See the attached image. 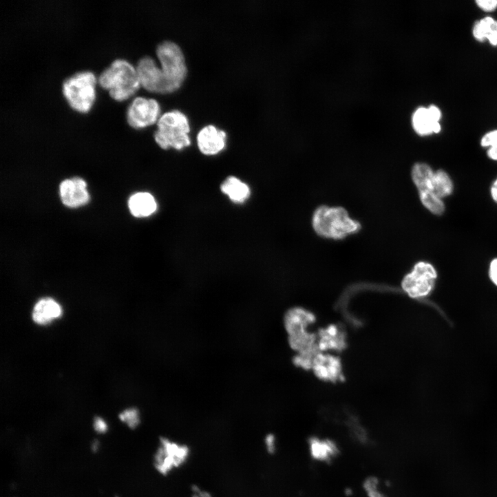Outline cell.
Segmentation results:
<instances>
[{
	"instance_id": "obj_20",
	"label": "cell",
	"mask_w": 497,
	"mask_h": 497,
	"mask_svg": "<svg viewBox=\"0 0 497 497\" xmlns=\"http://www.w3.org/2000/svg\"><path fill=\"white\" fill-rule=\"evenodd\" d=\"M432 185L434 193L441 199L450 195L453 192V182L444 170L439 169L434 171Z\"/></svg>"
},
{
	"instance_id": "obj_27",
	"label": "cell",
	"mask_w": 497,
	"mask_h": 497,
	"mask_svg": "<svg viewBox=\"0 0 497 497\" xmlns=\"http://www.w3.org/2000/svg\"><path fill=\"white\" fill-rule=\"evenodd\" d=\"M266 447L268 452L270 454H274L277 451V438L273 434H270L266 436L265 439Z\"/></svg>"
},
{
	"instance_id": "obj_10",
	"label": "cell",
	"mask_w": 497,
	"mask_h": 497,
	"mask_svg": "<svg viewBox=\"0 0 497 497\" xmlns=\"http://www.w3.org/2000/svg\"><path fill=\"white\" fill-rule=\"evenodd\" d=\"M160 114V105L156 100L137 97L127 109V119L131 127L142 129L158 122Z\"/></svg>"
},
{
	"instance_id": "obj_16",
	"label": "cell",
	"mask_w": 497,
	"mask_h": 497,
	"mask_svg": "<svg viewBox=\"0 0 497 497\" xmlns=\"http://www.w3.org/2000/svg\"><path fill=\"white\" fill-rule=\"evenodd\" d=\"M129 208L134 217L146 218L156 211L157 203L151 193L138 192L129 198Z\"/></svg>"
},
{
	"instance_id": "obj_19",
	"label": "cell",
	"mask_w": 497,
	"mask_h": 497,
	"mask_svg": "<svg viewBox=\"0 0 497 497\" xmlns=\"http://www.w3.org/2000/svg\"><path fill=\"white\" fill-rule=\"evenodd\" d=\"M340 366L337 359L319 355L315 360L317 374L322 379H335L340 372Z\"/></svg>"
},
{
	"instance_id": "obj_31",
	"label": "cell",
	"mask_w": 497,
	"mask_h": 497,
	"mask_svg": "<svg viewBox=\"0 0 497 497\" xmlns=\"http://www.w3.org/2000/svg\"><path fill=\"white\" fill-rule=\"evenodd\" d=\"M491 195L492 199L497 202V179L494 182L491 187Z\"/></svg>"
},
{
	"instance_id": "obj_26",
	"label": "cell",
	"mask_w": 497,
	"mask_h": 497,
	"mask_svg": "<svg viewBox=\"0 0 497 497\" xmlns=\"http://www.w3.org/2000/svg\"><path fill=\"white\" fill-rule=\"evenodd\" d=\"M94 428L98 434H103L108 431L109 426L104 419L96 416L94 421Z\"/></svg>"
},
{
	"instance_id": "obj_9",
	"label": "cell",
	"mask_w": 497,
	"mask_h": 497,
	"mask_svg": "<svg viewBox=\"0 0 497 497\" xmlns=\"http://www.w3.org/2000/svg\"><path fill=\"white\" fill-rule=\"evenodd\" d=\"M436 278V271L432 264L419 262L415 265L412 273L404 278L402 287L412 298L425 297L434 288Z\"/></svg>"
},
{
	"instance_id": "obj_3",
	"label": "cell",
	"mask_w": 497,
	"mask_h": 497,
	"mask_svg": "<svg viewBox=\"0 0 497 497\" xmlns=\"http://www.w3.org/2000/svg\"><path fill=\"white\" fill-rule=\"evenodd\" d=\"M157 126L155 140L162 149L182 150L191 145L189 122L182 112L173 110L164 114Z\"/></svg>"
},
{
	"instance_id": "obj_7",
	"label": "cell",
	"mask_w": 497,
	"mask_h": 497,
	"mask_svg": "<svg viewBox=\"0 0 497 497\" xmlns=\"http://www.w3.org/2000/svg\"><path fill=\"white\" fill-rule=\"evenodd\" d=\"M434 171L425 163H416L412 171V180L419 191L422 204L434 215H442L445 204L434 191L432 179Z\"/></svg>"
},
{
	"instance_id": "obj_29",
	"label": "cell",
	"mask_w": 497,
	"mask_h": 497,
	"mask_svg": "<svg viewBox=\"0 0 497 497\" xmlns=\"http://www.w3.org/2000/svg\"><path fill=\"white\" fill-rule=\"evenodd\" d=\"M488 43L494 47L497 46V21H496L493 24L489 35L487 36V40Z\"/></svg>"
},
{
	"instance_id": "obj_11",
	"label": "cell",
	"mask_w": 497,
	"mask_h": 497,
	"mask_svg": "<svg viewBox=\"0 0 497 497\" xmlns=\"http://www.w3.org/2000/svg\"><path fill=\"white\" fill-rule=\"evenodd\" d=\"M441 111L437 106L419 107L414 111L411 117L412 129L420 136L438 134L441 131Z\"/></svg>"
},
{
	"instance_id": "obj_32",
	"label": "cell",
	"mask_w": 497,
	"mask_h": 497,
	"mask_svg": "<svg viewBox=\"0 0 497 497\" xmlns=\"http://www.w3.org/2000/svg\"><path fill=\"white\" fill-rule=\"evenodd\" d=\"M99 448H100V442L98 440L96 439L92 443V450L94 452H97L99 450Z\"/></svg>"
},
{
	"instance_id": "obj_5",
	"label": "cell",
	"mask_w": 497,
	"mask_h": 497,
	"mask_svg": "<svg viewBox=\"0 0 497 497\" xmlns=\"http://www.w3.org/2000/svg\"><path fill=\"white\" fill-rule=\"evenodd\" d=\"M96 79L91 72H82L66 79L63 92L70 107L81 113L92 108L96 97Z\"/></svg>"
},
{
	"instance_id": "obj_1",
	"label": "cell",
	"mask_w": 497,
	"mask_h": 497,
	"mask_svg": "<svg viewBox=\"0 0 497 497\" xmlns=\"http://www.w3.org/2000/svg\"><path fill=\"white\" fill-rule=\"evenodd\" d=\"M98 83L109 91L112 98L118 101L133 96L140 85L136 68L123 59L114 61L104 70L98 78Z\"/></svg>"
},
{
	"instance_id": "obj_6",
	"label": "cell",
	"mask_w": 497,
	"mask_h": 497,
	"mask_svg": "<svg viewBox=\"0 0 497 497\" xmlns=\"http://www.w3.org/2000/svg\"><path fill=\"white\" fill-rule=\"evenodd\" d=\"M314 320V317L302 309L290 310L285 318V325L293 348L301 352L302 355L310 357L313 353L314 337L308 334L306 328Z\"/></svg>"
},
{
	"instance_id": "obj_8",
	"label": "cell",
	"mask_w": 497,
	"mask_h": 497,
	"mask_svg": "<svg viewBox=\"0 0 497 497\" xmlns=\"http://www.w3.org/2000/svg\"><path fill=\"white\" fill-rule=\"evenodd\" d=\"M189 454L187 445L161 437L154 458V467L159 473L167 475L185 463Z\"/></svg>"
},
{
	"instance_id": "obj_24",
	"label": "cell",
	"mask_w": 497,
	"mask_h": 497,
	"mask_svg": "<svg viewBox=\"0 0 497 497\" xmlns=\"http://www.w3.org/2000/svg\"><path fill=\"white\" fill-rule=\"evenodd\" d=\"M365 488L370 497H384L378 489V481L375 478H370L365 483Z\"/></svg>"
},
{
	"instance_id": "obj_28",
	"label": "cell",
	"mask_w": 497,
	"mask_h": 497,
	"mask_svg": "<svg viewBox=\"0 0 497 497\" xmlns=\"http://www.w3.org/2000/svg\"><path fill=\"white\" fill-rule=\"evenodd\" d=\"M489 276L492 283L497 286V258L493 260L490 263Z\"/></svg>"
},
{
	"instance_id": "obj_4",
	"label": "cell",
	"mask_w": 497,
	"mask_h": 497,
	"mask_svg": "<svg viewBox=\"0 0 497 497\" xmlns=\"http://www.w3.org/2000/svg\"><path fill=\"white\" fill-rule=\"evenodd\" d=\"M156 54L161 64L166 93L177 91L187 75L185 59L182 50L177 44L165 41L158 46Z\"/></svg>"
},
{
	"instance_id": "obj_14",
	"label": "cell",
	"mask_w": 497,
	"mask_h": 497,
	"mask_svg": "<svg viewBox=\"0 0 497 497\" xmlns=\"http://www.w3.org/2000/svg\"><path fill=\"white\" fill-rule=\"evenodd\" d=\"M226 134L213 125L202 128L197 136V143L201 153L207 156L216 155L226 146Z\"/></svg>"
},
{
	"instance_id": "obj_22",
	"label": "cell",
	"mask_w": 497,
	"mask_h": 497,
	"mask_svg": "<svg viewBox=\"0 0 497 497\" xmlns=\"http://www.w3.org/2000/svg\"><path fill=\"white\" fill-rule=\"evenodd\" d=\"M483 147H488L487 151L489 159L497 161V129L486 133L480 140Z\"/></svg>"
},
{
	"instance_id": "obj_21",
	"label": "cell",
	"mask_w": 497,
	"mask_h": 497,
	"mask_svg": "<svg viewBox=\"0 0 497 497\" xmlns=\"http://www.w3.org/2000/svg\"><path fill=\"white\" fill-rule=\"evenodd\" d=\"M495 21L491 17H485L477 21L472 29L474 39L481 43L485 41Z\"/></svg>"
},
{
	"instance_id": "obj_30",
	"label": "cell",
	"mask_w": 497,
	"mask_h": 497,
	"mask_svg": "<svg viewBox=\"0 0 497 497\" xmlns=\"http://www.w3.org/2000/svg\"><path fill=\"white\" fill-rule=\"evenodd\" d=\"M192 497H211V496L209 492L204 491L200 489L197 486H193Z\"/></svg>"
},
{
	"instance_id": "obj_15",
	"label": "cell",
	"mask_w": 497,
	"mask_h": 497,
	"mask_svg": "<svg viewBox=\"0 0 497 497\" xmlns=\"http://www.w3.org/2000/svg\"><path fill=\"white\" fill-rule=\"evenodd\" d=\"M63 315L61 306L52 298L40 300L33 311V319L41 326H46L60 318Z\"/></svg>"
},
{
	"instance_id": "obj_23",
	"label": "cell",
	"mask_w": 497,
	"mask_h": 497,
	"mask_svg": "<svg viewBox=\"0 0 497 497\" xmlns=\"http://www.w3.org/2000/svg\"><path fill=\"white\" fill-rule=\"evenodd\" d=\"M119 418L132 430L138 427L140 423V412L137 408H131L124 410L120 414Z\"/></svg>"
},
{
	"instance_id": "obj_25",
	"label": "cell",
	"mask_w": 497,
	"mask_h": 497,
	"mask_svg": "<svg viewBox=\"0 0 497 497\" xmlns=\"http://www.w3.org/2000/svg\"><path fill=\"white\" fill-rule=\"evenodd\" d=\"M476 4L485 12H492L497 9V0H477Z\"/></svg>"
},
{
	"instance_id": "obj_18",
	"label": "cell",
	"mask_w": 497,
	"mask_h": 497,
	"mask_svg": "<svg viewBox=\"0 0 497 497\" xmlns=\"http://www.w3.org/2000/svg\"><path fill=\"white\" fill-rule=\"evenodd\" d=\"M221 191L235 203H242L251 195L250 187L233 176L228 178L222 183Z\"/></svg>"
},
{
	"instance_id": "obj_13",
	"label": "cell",
	"mask_w": 497,
	"mask_h": 497,
	"mask_svg": "<svg viewBox=\"0 0 497 497\" xmlns=\"http://www.w3.org/2000/svg\"><path fill=\"white\" fill-rule=\"evenodd\" d=\"M60 195L63 203L70 208L85 205L90 199L87 182L78 177L63 181L60 185Z\"/></svg>"
},
{
	"instance_id": "obj_17",
	"label": "cell",
	"mask_w": 497,
	"mask_h": 497,
	"mask_svg": "<svg viewBox=\"0 0 497 497\" xmlns=\"http://www.w3.org/2000/svg\"><path fill=\"white\" fill-rule=\"evenodd\" d=\"M310 452L313 457L321 461H329L339 453L337 445L328 439L313 437L310 439Z\"/></svg>"
},
{
	"instance_id": "obj_12",
	"label": "cell",
	"mask_w": 497,
	"mask_h": 497,
	"mask_svg": "<svg viewBox=\"0 0 497 497\" xmlns=\"http://www.w3.org/2000/svg\"><path fill=\"white\" fill-rule=\"evenodd\" d=\"M136 68L140 85L146 90L167 94L161 69L158 67L154 59L148 56L144 57L138 61Z\"/></svg>"
},
{
	"instance_id": "obj_2",
	"label": "cell",
	"mask_w": 497,
	"mask_h": 497,
	"mask_svg": "<svg viewBox=\"0 0 497 497\" xmlns=\"http://www.w3.org/2000/svg\"><path fill=\"white\" fill-rule=\"evenodd\" d=\"M313 226L321 236L341 239L359 231L361 224L351 219L343 207L321 206L313 216Z\"/></svg>"
}]
</instances>
